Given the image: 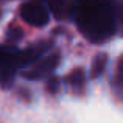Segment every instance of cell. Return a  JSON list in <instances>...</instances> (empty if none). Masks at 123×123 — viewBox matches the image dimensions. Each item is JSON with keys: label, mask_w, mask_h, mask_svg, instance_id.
<instances>
[{"label": "cell", "mask_w": 123, "mask_h": 123, "mask_svg": "<svg viewBox=\"0 0 123 123\" xmlns=\"http://www.w3.org/2000/svg\"><path fill=\"white\" fill-rule=\"evenodd\" d=\"M72 16L78 30L90 42H105L115 31L114 9L108 0H76Z\"/></svg>", "instance_id": "1"}, {"label": "cell", "mask_w": 123, "mask_h": 123, "mask_svg": "<svg viewBox=\"0 0 123 123\" xmlns=\"http://www.w3.org/2000/svg\"><path fill=\"white\" fill-rule=\"evenodd\" d=\"M20 16L27 24L34 27H44L50 19V11L42 2L31 0L20 6Z\"/></svg>", "instance_id": "2"}, {"label": "cell", "mask_w": 123, "mask_h": 123, "mask_svg": "<svg viewBox=\"0 0 123 123\" xmlns=\"http://www.w3.org/2000/svg\"><path fill=\"white\" fill-rule=\"evenodd\" d=\"M59 64V55L51 53V55H42L33 62V66L24 73L27 80H41L44 76L50 75Z\"/></svg>", "instance_id": "3"}, {"label": "cell", "mask_w": 123, "mask_h": 123, "mask_svg": "<svg viewBox=\"0 0 123 123\" xmlns=\"http://www.w3.org/2000/svg\"><path fill=\"white\" fill-rule=\"evenodd\" d=\"M67 83L72 87V90L75 92H83L84 89V83H86V76H84V72L81 69H75L73 72H70L67 75Z\"/></svg>", "instance_id": "4"}, {"label": "cell", "mask_w": 123, "mask_h": 123, "mask_svg": "<svg viewBox=\"0 0 123 123\" xmlns=\"http://www.w3.org/2000/svg\"><path fill=\"white\" fill-rule=\"evenodd\" d=\"M106 61H108V56H106L105 53H100L93 58L92 67H90V76H92V78H98V76L105 72Z\"/></svg>", "instance_id": "5"}, {"label": "cell", "mask_w": 123, "mask_h": 123, "mask_svg": "<svg viewBox=\"0 0 123 123\" xmlns=\"http://www.w3.org/2000/svg\"><path fill=\"white\" fill-rule=\"evenodd\" d=\"M16 76V70L11 67H0V86L2 87H11Z\"/></svg>", "instance_id": "6"}, {"label": "cell", "mask_w": 123, "mask_h": 123, "mask_svg": "<svg viewBox=\"0 0 123 123\" xmlns=\"http://www.w3.org/2000/svg\"><path fill=\"white\" fill-rule=\"evenodd\" d=\"M50 9L55 12L56 17H64L69 12L66 6V0H50Z\"/></svg>", "instance_id": "7"}, {"label": "cell", "mask_w": 123, "mask_h": 123, "mask_svg": "<svg viewBox=\"0 0 123 123\" xmlns=\"http://www.w3.org/2000/svg\"><path fill=\"white\" fill-rule=\"evenodd\" d=\"M47 90L50 93H56L58 90H59V78L51 76V78L47 81Z\"/></svg>", "instance_id": "8"}, {"label": "cell", "mask_w": 123, "mask_h": 123, "mask_svg": "<svg viewBox=\"0 0 123 123\" xmlns=\"http://www.w3.org/2000/svg\"><path fill=\"white\" fill-rule=\"evenodd\" d=\"M123 83V58L118 61L117 66V76H115V84H122Z\"/></svg>", "instance_id": "9"}, {"label": "cell", "mask_w": 123, "mask_h": 123, "mask_svg": "<svg viewBox=\"0 0 123 123\" xmlns=\"http://www.w3.org/2000/svg\"><path fill=\"white\" fill-rule=\"evenodd\" d=\"M20 36H22V31L17 30V28H14V30H9V31H8V37H9V39H12V41L20 39Z\"/></svg>", "instance_id": "10"}, {"label": "cell", "mask_w": 123, "mask_h": 123, "mask_svg": "<svg viewBox=\"0 0 123 123\" xmlns=\"http://www.w3.org/2000/svg\"><path fill=\"white\" fill-rule=\"evenodd\" d=\"M115 86H117V89H118V92H120V95L123 97V83H122V84H115Z\"/></svg>", "instance_id": "11"}]
</instances>
